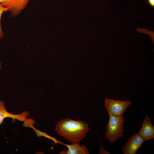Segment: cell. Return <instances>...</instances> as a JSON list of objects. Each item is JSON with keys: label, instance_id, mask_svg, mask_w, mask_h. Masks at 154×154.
<instances>
[{"label": "cell", "instance_id": "obj_1", "mask_svg": "<svg viewBox=\"0 0 154 154\" xmlns=\"http://www.w3.org/2000/svg\"><path fill=\"white\" fill-rule=\"evenodd\" d=\"M90 130L88 124L82 121L62 119L56 123L55 131L72 144H79Z\"/></svg>", "mask_w": 154, "mask_h": 154}, {"label": "cell", "instance_id": "obj_2", "mask_svg": "<svg viewBox=\"0 0 154 154\" xmlns=\"http://www.w3.org/2000/svg\"><path fill=\"white\" fill-rule=\"evenodd\" d=\"M109 116V121L106 127V132L104 138L113 143L118 138L123 137L124 119L123 116L110 115Z\"/></svg>", "mask_w": 154, "mask_h": 154}, {"label": "cell", "instance_id": "obj_3", "mask_svg": "<svg viewBox=\"0 0 154 154\" xmlns=\"http://www.w3.org/2000/svg\"><path fill=\"white\" fill-rule=\"evenodd\" d=\"M131 104L129 100L121 101L106 99L105 106L109 115L122 116Z\"/></svg>", "mask_w": 154, "mask_h": 154}, {"label": "cell", "instance_id": "obj_4", "mask_svg": "<svg viewBox=\"0 0 154 154\" xmlns=\"http://www.w3.org/2000/svg\"><path fill=\"white\" fill-rule=\"evenodd\" d=\"M30 0H0V4L7 8L11 16H18L27 6Z\"/></svg>", "mask_w": 154, "mask_h": 154}, {"label": "cell", "instance_id": "obj_5", "mask_svg": "<svg viewBox=\"0 0 154 154\" xmlns=\"http://www.w3.org/2000/svg\"><path fill=\"white\" fill-rule=\"evenodd\" d=\"M145 141L138 133H135L128 139L123 145L122 151L123 154H135Z\"/></svg>", "mask_w": 154, "mask_h": 154}, {"label": "cell", "instance_id": "obj_6", "mask_svg": "<svg viewBox=\"0 0 154 154\" xmlns=\"http://www.w3.org/2000/svg\"><path fill=\"white\" fill-rule=\"evenodd\" d=\"M138 133L145 141L154 138V126L152 123L150 119L147 116H145L142 127Z\"/></svg>", "mask_w": 154, "mask_h": 154}, {"label": "cell", "instance_id": "obj_7", "mask_svg": "<svg viewBox=\"0 0 154 154\" xmlns=\"http://www.w3.org/2000/svg\"><path fill=\"white\" fill-rule=\"evenodd\" d=\"M29 114V112L28 111L23 112L21 114L17 115L10 113L5 109L4 102L3 101H0V124L3 123L4 119L7 117L12 118L13 121L17 119L21 121H24Z\"/></svg>", "mask_w": 154, "mask_h": 154}, {"label": "cell", "instance_id": "obj_8", "mask_svg": "<svg viewBox=\"0 0 154 154\" xmlns=\"http://www.w3.org/2000/svg\"><path fill=\"white\" fill-rule=\"evenodd\" d=\"M68 150L62 151L60 154H88L89 150L85 145H80L79 144H72L66 145Z\"/></svg>", "mask_w": 154, "mask_h": 154}, {"label": "cell", "instance_id": "obj_9", "mask_svg": "<svg viewBox=\"0 0 154 154\" xmlns=\"http://www.w3.org/2000/svg\"><path fill=\"white\" fill-rule=\"evenodd\" d=\"M23 125L25 127H29L33 129L36 132L38 137L41 136L44 137L54 141L55 143L58 142V141L54 138L52 137L47 135L45 132H42L40 130L35 128L33 126V124L35 123L34 120L32 119H26L24 121Z\"/></svg>", "mask_w": 154, "mask_h": 154}, {"label": "cell", "instance_id": "obj_10", "mask_svg": "<svg viewBox=\"0 0 154 154\" xmlns=\"http://www.w3.org/2000/svg\"><path fill=\"white\" fill-rule=\"evenodd\" d=\"M7 11H8V9L7 8L3 7L0 4V40L3 38L4 35L1 25V16L3 13Z\"/></svg>", "mask_w": 154, "mask_h": 154}, {"label": "cell", "instance_id": "obj_11", "mask_svg": "<svg viewBox=\"0 0 154 154\" xmlns=\"http://www.w3.org/2000/svg\"><path fill=\"white\" fill-rule=\"evenodd\" d=\"M100 154H110L108 151L105 150L101 146L100 147V150L99 151Z\"/></svg>", "mask_w": 154, "mask_h": 154}, {"label": "cell", "instance_id": "obj_12", "mask_svg": "<svg viewBox=\"0 0 154 154\" xmlns=\"http://www.w3.org/2000/svg\"><path fill=\"white\" fill-rule=\"evenodd\" d=\"M147 3L151 7H154V0H147Z\"/></svg>", "mask_w": 154, "mask_h": 154}, {"label": "cell", "instance_id": "obj_13", "mask_svg": "<svg viewBox=\"0 0 154 154\" xmlns=\"http://www.w3.org/2000/svg\"><path fill=\"white\" fill-rule=\"evenodd\" d=\"M1 62H0V69L1 68Z\"/></svg>", "mask_w": 154, "mask_h": 154}]
</instances>
